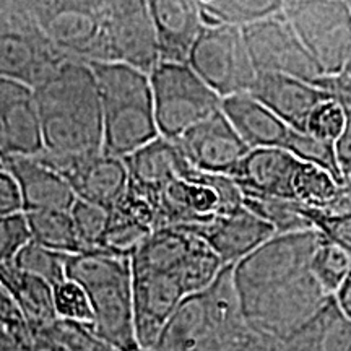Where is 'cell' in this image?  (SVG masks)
<instances>
[{
	"instance_id": "obj_1",
	"label": "cell",
	"mask_w": 351,
	"mask_h": 351,
	"mask_svg": "<svg viewBox=\"0 0 351 351\" xmlns=\"http://www.w3.org/2000/svg\"><path fill=\"white\" fill-rule=\"evenodd\" d=\"M33 91L41 122L43 152L72 158L103 152V111L90 65L65 60Z\"/></svg>"
},
{
	"instance_id": "obj_2",
	"label": "cell",
	"mask_w": 351,
	"mask_h": 351,
	"mask_svg": "<svg viewBox=\"0 0 351 351\" xmlns=\"http://www.w3.org/2000/svg\"><path fill=\"white\" fill-rule=\"evenodd\" d=\"M103 111V153L125 158L160 137L150 75L124 64H88Z\"/></svg>"
},
{
	"instance_id": "obj_3",
	"label": "cell",
	"mask_w": 351,
	"mask_h": 351,
	"mask_svg": "<svg viewBox=\"0 0 351 351\" xmlns=\"http://www.w3.org/2000/svg\"><path fill=\"white\" fill-rule=\"evenodd\" d=\"M65 278L85 289L93 311L90 327L119 351H140L132 302L129 257L86 252L65 258Z\"/></svg>"
},
{
	"instance_id": "obj_4",
	"label": "cell",
	"mask_w": 351,
	"mask_h": 351,
	"mask_svg": "<svg viewBox=\"0 0 351 351\" xmlns=\"http://www.w3.org/2000/svg\"><path fill=\"white\" fill-rule=\"evenodd\" d=\"M26 7L43 36L65 60L109 62L108 2L33 0Z\"/></svg>"
},
{
	"instance_id": "obj_5",
	"label": "cell",
	"mask_w": 351,
	"mask_h": 351,
	"mask_svg": "<svg viewBox=\"0 0 351 351\" xmlns=\"http://www.w3.org/2000/svg\"><path fill=\"white\" fill-rule=\"evenodd\" d=\"M160 137L176 140L221 108V98L189 64L160 62L150 73Z\"/></svg>"
},
{
	"instance_id": "obj_6",
	"label": "cell",
	"mask_w": 351,
	"mask_h": 351,
	"mask_svg": "<svg viewBox=\"0 0 351 351\" xmlns=\"http://www.w3.org/2000/svg\"><path fill=\"white\" fill-rule=\"evenodd\" d=\"M64 62L34 23L26 2H0V78L34 90Z\"/></svg>"
},
{
	"instance_id": "obj_7",
	"label": "cell",
	"mask_w": 351,
	"mask_h": 351,
	"mask_svg": "<svg viewBox=\"0 0 351 351\" xmlns=\"http://www.w3.org/2000/svg\"><path fill=\"white\" fill-rule=\"evenodd\" d=\"M282 13L324 75L343 72L351 52V12L341 0H288Z\"/></svg>"
},
{
	"instance_id": "obj_8",
	"label": "cell",
	"mask_w": 351,
	"mask_h": 351,
	"mask_svg": "<svg viewBox=\"0 0 351 351\" xmlns=\"http://www.w3.org/2000/svg\"><path fill=\"white\" fill-rule=\"evenodd\" d=\"M243 207V192L226 176L192 168L186 178L171 181L160 194L156 230L204 225Z\"/></svg>"
},
{
	"instance_id": "obj_9",
	"label": "cell",
	"mask_w": 351,
	"mask_h": 351,
	"mask_svg": "<svg viewBox=\"0 0 351 351\" xmlns=\"http://www.w3.org/2000/svg\"><path fill=\"white\" fill-rule=\"evenodd\" d=\"M311 269L304 274L239 296L245 320L254 328L283 341L328 300Z\"/></svg>"
},
{
	"instance_id": "obj_10",
	"label": "cell",
	"mask_w": 351,
	"mask_h": 351,
	"mask_svg": "<svg viewBox=\"0 0 351 351\" xmlns=\"http://www.w3.org/2000/svg\"><path fill=\"white\" fill-rule=\"evenodd\" d=\"M187 64L221 99L249 93L257 77L243 29L234 26H205Z\"/></svg>"
},
{
	"instance_id": "obj_11",
	"label": "cell",
	"mask_w": 351,
	"mask_h": 351,
	"mask_svg": "<svg viewBox=\"0 0 351 351\" xmlns=\"http://www.w3.org/2000/svg\"><path fill=\"white\" fill-rule=\"evenodd\" d=\"M322 239L317 230L275 234L234 265L238 295H249L304 274Z\"/></svg>"
},
{
	"instance_id": "obj_12",
	"label": "cell",
	"mask_w": 351,
	"mask_h": 351,
	"mask_svg": "<svg viewBox=\"0 0 351 351\" xmlns=\"http://www.w3.org/2000/svg\"><path fill=\"white\" fill-rule=\"evenodd\" d=\"M241 29L257 73L287 75L311 85L326 77L304 49L282 10Z\"/></svg>"
},
{
	"instance_id": "obj_13",
	"label": "cell",
	"mask_w": 351,
	"mask_h": 351,
	"mask_svg": "<svg viewBox=\"0 0 351 351\" xmlns=\"http://www.w3.org/2000/svg\"><path fill=\"white\" fill-rule=\"evenodd\" d=\"M33 158L59 174L78 200L99 205L109 212L119 204L129 186V171L124 158L106 155L103 152L85 158L41 152Z\"/></svg>"
},
{
	"instance_id": "obj_14",
	"label": "cell",
	"mask_w": 351,
	"mask_h": 351,
	"mask_svg": "<svg viewBox=\"0 0 351 351\" xmlns=\"http://www.w3.org/2000/svg\"><path fill=\"white\" fill-rule=\"evenodd\" d=\"M109 62L150 75L160 64L155 25L147 0L108 2Z\"/></svg>"
},
{
	"instance_id": "obj_15",
	"label": "cell",
	"mask_w": 351,
	"mask_h": 351,
	"mask_svg": "<svg viewBox=\"0 0 351 351\" xmlns=\"http://www.w3.org/2000/svg\"><path fill=\"white\" fill-rule=\"evenodd\" d=\"M186 293L169 271L132 269V302L140 351H150Z\"/></svg>"
},
{
	"instance_id": "obj_16",
	"label": "cell",
	"mask_w": 351,
	"mask_h": 351,
	"mask_svg": "<svg viewBox=\"0 0 351 351\" xmlns=\"http://www.w3.org/2000/svg\"><path fill=\"white\" fill-rule=\"evenodd\" d=\"M173 142L192 168L200 173L226 178L251 152L228 122L221 109Z\"/></svg>"
},
{
	"instance_id": "obj_17",
	"label": "cell",
	"mask_w": 351,
	"mask_h": 351,
	"mask_svg": "<svg viewBox=\"0 0 351 351\" xmlns=\"http://www.w3.org/2000/svg\"><path fill=\"white\" fill-rule=\"evenodd\" d=\"M181 230L207 243L225 267H234L275 236L274 228L244 205L204 225L182 226Z\"/></svg>"
},
{
	"instance_id": "obj_18",
	"label": "cell",
	"mask_w": 351,
	"mask_h": 351,
	"mask_svg": "<svg viewBox=\"0 0 351 351\" xmlns=\"http://www.w3.org/2000/svg\"><path fill=\"white\" fill-rule=\"evenodd\" d=\"M160 62L187 64L204 32L200 3L195 0H150Z\"/></svg>"
},
{
	"instance_id": "obj_19",
	"label": "cell",
	"mask_w": 351,
	"mask_h": 351,
	"mask_svg": "<svg viewBox=\"0 0 351 351\" xmlns=\"http://www.w3.org/2000/svg\"><path fill=\"white\" fill-rule=\"evenodd\" d=\"M0 121L5 135V156H36L44 150L32 88L0 78Z\"/></svg>"
},
{
	"instance_id": "obj_20",
	"label": "cell",
	"mask_w": 351,
	"mask_h": 351,
	"mask_svg": "<svg viewBox=\"0 0 351 351\" xmlns=\"http://www.w3.org/2000/svg\"><path fill=\"white\" fill-rule=\"evenodd\" d=\"M249 95L296 132H306L313 109L328 98L326 91L311 83L276 73H257Z\"/></svg>"
},
{
	"instance_id": "obj_21",
	"label": "cell",
	"mask_w": 351,
	"mask_h": 351,
	"mask_svg": "<svg viewBox=\"0 0 351 351\" xmlns=\"http://www.w3.org/2000/svg\"><path fill=\"white\" fill-rule=\"evenodd\" d=\"M3 169L20 187L23 213L70 212L77 197L67 182L33 156L2 158Z\"/></svg>"
},
{
	"instance_id": "obj_22",
	"label": "cell",
	"mask_w": 351,
	"mask_h": 351,
	"mask_svg": "<svg viewBox=\"0 0 351 351\" xmlns=\"http://www.w3.org/2000/svg\"><path fill=\"white\" fill-rule=\"evenodd\" d=\"M300 161L283 148L251 150L228 178L243 194H257L293 200L291 181Z\"/></svg>"
},
{
	"instance_id": "obj_23",
	"label": "cell",
	"mask_w": 351,
	"mask_h": 351,
	"mask_svg": "<svg viewBox=\"0 0 351 351\" xmlns=\"http://www.w3.org/2000/svg\"><path fill=\"white\" fill-rule=\"evenodd\" d=\"M129 181L156 197L171 181L186 178L192 166L173 140L158 137L124 158Z\"/></svg>"
},
{
	"instance_id": "obj_24",
	"label": "cell",
	"mask_w": 351,
	"mask_h": 351,
	"mask_svg": "<svg viewBox=\"0 0 351 351\" xmlns=\"http://www.w3.org/2000/svg\"><path fill=\"white\" fill-rule=\"evenodd\" d=\"M221 112L249 150L283 148L291 129L249 93L221 99Z\"/></svg>"
},
{
	"instance_id": "obj_25",
	"label": "cell",
	"mask_w": 351,
	"mask_h": 351,
	"mask_svg": "<svg viewBox=\"0 0 351 351\" xmlns=\"http://www.w3.org/2000/svg\"><path fill=\"white\" fill-rule=\"evenodd\" d=\"M282 351H351V319L330 296L282 341Z\"/></svg>"
},
{
	"instance_id": "obj_26",
	"label": "cell",
	"mask_w": 351,
	"mask_h": 351,
	"mask_svg": "<svg viewBox=\"0 0 351 351\" xmlns=\"http://www.w3.org/2000/svg\"><path fill=\"white\" fill-rule=\"evenodd\" d=\"M0 283L7 288L29 328L46 327L57 320L52 287L20 270L13 262L0 265Z\"/></svg>"
},
{
	"instance_id": "obj_27",
	"label": "cell",
	"mask_w": 351,
	"mask_h": 351,
	"mask_svg": "<svg viewBox=\"0 0 351 351\" xmlns=\"http://www.w3.org/2000/svg\"><path fill=\"white\" fill-rule=\"evenodd\" d=\"M208 333L204 298L200 293L186 296L166 322L150 351H200Z\"/></svg>"
},
{
	"instance_id": "obj_28",
	"label": "cell",
	"mask_w": 351,
	"mask_h": 351,
	"mask_svg": "<svg viewBox=\"0 0 351 351\" xmlns=\"http://www.w3.org/2000/svg\"><path fill=\"white\" fill-rule=\"evenodd\" d=\"M25 217L33 243L65 256L86 254L70 212H33L25 213Z\"/></svg>"
},
{
	"instance_id": "obj_29",
	"label": "cell",
	"mask_w": 351,
	"mask_h": 351,
	"mask_svg": "<svg viewBox=\"0 0 351 351\" xmlns=\"http://www.w3.org/2000/svg\"><path fill=\"white\" fill-rule=\"evenodd\" d=\"M205 26H245L269 19L282 10L278 0H207L199 2Z\"/></svg>"
},
{
	"instance_id": "obj_30",
	"label": "cell",
	"mask_w": 351,
	"mask_h": 351,
	"mask_svg": "<svg viewBox=\"0 0 351 351\" xmlns=\"http://www.w3.org/2000/svg\"><path fill=\"white\" fill-rule=\"evenodd\" d=\"M243 205L275 230V234H288L314 230L306 217V207L300 202L278 197L243 194Z\"/></svg>"
},
{
	"instance_id": "obj_31",
	"label": "cell",
	"mask_w": 351,
	"mask_h": 351,
	"mask_svg": "<svg viewBox=\"0 0 351 351\" xmlns=\"http://www.w3.org/2000/svg\"><path fill=\"white\" fill-rule=\"evenodd\" d=\"M339 191V181L326 169L302 161L298 163L291 181L293 200L300 202L304 207L326 212Z\"/></svg>"
},
{
	"instance_id": "obj_32",
	"label": "cell",
	"mask_w": 351,
	"mask_h": 351,
	"mask_svg": "<svg viewBox=\"0 0 351 351\" xmlns=\"http://www.w3.org/2000/svg\"><path fill=\"white\" fill-rule=\"evenodd\" d=\"M223 267L225 265L217 254L208 247L207 243L195 236V243L178 271L179 282L182 285L186 296L199 295L205 291L213 283Z\"/></svg>"
},
{
	"instance_id": "obj_33",
	"label": "cell",
	"mask_w": 351,
	"mask_h": 351,
	"mask_svg": "<svg viewBox=\"0 0 351 351\" xmlns=\"http://www.w3.org/2000/svg\"><path fill=\"white\" fill-rule=\"evenodd\" d=\"M311 274L328 296H335L351 270V254L326 238L311 258Z\"/></svg>"
},
{
	"instance_id": "obj_34",
	"label": "cell",
	"mask_w": 351,
	"mask_h": 351,
	"mask_svg": "<svg viewBox=\"0 0 351 351\" xmlns=\"http://www.w3.org/2000/svg\"><path fill=\"white\" fill-rule=\"evenodd\" d=\"M65 258L67 256L43 247L29 241L13 258V263L26 274L38 276L52 288L65 280Z\"/></svg>"
},
{
	"instance_id": "obj_35",
	"label": "cell",
	"mask_w": 351,
	"mask_h": 351,
	"mask_svg": "<svg viewBox=\"0 0 351 351\" xmlns=\"http://www.w3.org/2000/svg\"><path fill=\"white\" fill-rule=\"evenodd\" d=\"M283 150L291 153L298 161L302 163L315 165L319 168L326 169L330 173L333 178L339 181L341 186V174L339 168V161H337L335 143L322 142V140L313 137V135L306 134V132H289L287 143H285Z\"/></svg>"
},
{
	"instance_id": "obj_36",
	"label": "cell",
	"mask_w": 351,
	"mask_h": 351,
	"mask_svg": "<svg viewBox=\"0 0 351 351\" xmlns=\"http://www.w3.org/2000/svg\"><path fill=\"white\" fill-rule=\"evenodd\" d=\"M70 217L86 252H98L104 232L108 230L111 212L99 205L77 199L70 210Z\"/></svg>"
},
{
	"instance_id": "obj_37",
	"label": "cell",
	"mask_w": 351,
	"mask_h": 351,
	"mask_svg": "<svg viewBox=\"0 0 351 351\" xmlns=\"http://www.w3.org/2000/svg\"><path fill=\"white\" fill-rule=\"evenodd\" d=\"M57 319L72 320V322L91 324L93 311L85 289L80 285L65 278L62 283L52 288Z\"/></svg>"
},
{
	"instance_id": "obj_38",
	"label": "cell",
	"mask_w": 351,
	"mask_h": 351,
	"mask_svg": "<svg viewBox=\"0 0 351 351\" xmlns=\"http://www.w3.org/2000/svg\"><path fill=\"white\" fill-rule=\"evenodd\" d=\"M346 125V112L340 103L330 96L319 103L313 109L306 124V134L322 140V142L335 143L343 134Z\"/></svg>"
},
{
	"instance_id": "obj_39",
	"label": "cell",
	"mask_w": 351,
	"mask_h": 351,
	"mask_svg": "<svg viewBox=\"0 0 351 351\" xmlns=\"http://www.w3.org/2000/svg\"><path fill=\"white\" fill-rule=\"evenodd\" d=\"M52 332L65 351H119L96 335L90 324L57 319L52 324Z\"/></svg>"
},
{
	"instance_id": "obj_40",
	"label": "cell",
	"mask_w": 351,
	"mask_h": 351,
	"mask_svg": "<svg viewBox=\"0 0 351 351\" xmlns=\"http://www.w3.org/2000/svg\"><path fill=\"white\" fill-rule=\"evenodd\" d=\"M32 241L25 213L0 217V265L13 262L21 249Z\"/></svg>"
},
{
	"instance_id": "obj_41",
	"label": "cell",
	"mask_w": 351,
	"mask_h": 351,
	"mask_svg": "<svg viewBox=\"0 0 351 351\" xmlns=\"http://www.w3.org/2000/svg\"><path fill=\"white\" fill-rule=\"evenodd\" d=\"M306 217L324 238L351 254V213L332 215L306 207Z\"/></svg>"
},
{
	"instance_id": "obj_42",
	"label": "cell",
	"mask_w": 351,
	"mask_h": 351,
	"mask_svg": "<svg viewBox=\"0 0 351 351\" xmlns=\"http://www.w3.org/2000/svg\"><path fill=\"white\" fill-rule=\"evenodd\" d=\"M341 108L346 112V125L343 134L335 142V153L337 161H339V168L341 174V186L351 187V101L341 104Z\"/></svg>"
},
{
	"instance_id": "obj_43",
	"label": "cell",
	"mask_w": 351,
	"mask_h": 351,
	"mask_svg": "<svg viewBox=\"0 0 351 351\" xmlns=\"http://www.w3.org/2000/svg\"><path fill=\"white\" fill-rule=\"evenodd\" d=\"M23 213L20 187L10 173L0 169V217Z\"/></svg>"
},
{
	"instance_id": "obj_44",
	"label": "cell",
	"mask_w": 351,
	"mask_h": 351,
	"mask_svg": "<svg viewBox=\"0 0 351 351\" xmlns=\"http://www.w3.org/2000/svg\"><path fill=\"white\" fill-rule=\"evenodd\" d=\"M0 326L13 332H28V324L7 288L0 283Z\"/></svg>"
},
{
	"instance_id": "obj_45",
	"label": "cell",
	"mask_w": 351,
	"mask_h": 351,
	"mask_svg": "<svg viewBox=\"0 0 351 351\" xmlns=\"http://www.w3.org/2000/svg\"><path fill=\"white\" fill-rule=\"evenodd\" d=\"M0 351H34L28 332H13L0 326Z\"/></svg>"
},
{
	"instance_id": "obj_46",
	"label": "cell",
	"mask_w": 351,
	"mask_h": 351,
	"mask_svg": "<svg viewBox=\"0 0 351 351\" xmlns=\"http://www.w3.org/2000/svg\"><path fill=\"white\" fill-rule=\"evenodd\" d=\"M333 298H335L337 304H339L340 309L343 311L346 317L351 319V270L348 276H346L343 285H341L339 291H337V295Z\"/></svg>"
},
{
	"instance_id": "obj_47",
	"label": "cell",
	"mask_w": 351,
	"mask_h": 351,
	"mask_svg": "<svg viewBox=\"0 0 351 351\" xmlns=\"http://www.w3.org/2000/svg\"><path fill=\"white\" fill-rule=\"evenodd\" d=\"M5 135H3V127H2V121H0V160L5 156Z\"/></svg>"
},
{
	"instance_id": "obj_48",
	"label": "cell",
	"mask_w": 351,
	"mask_h": 351,
	"mask_svg": "<svg viewBox=\"0 0 351 351\" xmlns=\"http://www.w3.org/2000/svg\"><path fill=\"white\" fill-rule=\"evenodd\" d=\"M343 72L346 73V75H348V78H350V80H351V52H350V57H348V60H346V65H345Z\"/></svg>"
},
{
	"instance_id": "obj_49",
	"label": "cell",
	"mask_w": 351,
	"mask_h": 351,
	"mask_svg": "<svg viewBox=\"0 0 351 351\" xmlns=\"http://www.w3.org/2000/svg\"><path fill=\"white\" fill-rule=\"evenodd\" d=\"M346 5H348V8H350V12H351V0H348V2H346Z\"/></svg>"
},
{
	"instance_id": "obj_50",
	"label": "cell",
	"mask_w": 351,
	"mask_h": 351,
	"mask_svg": "<svg viewBox=\"0 0 351 351\" xmlns=\"http://www.w3.org/2000/svg\"><path fill=\"white\" fill-rule=\"evenodd\" d=\"M0 169H3V165H2V160H0Z\"/></svg>"
}]
</instances>
